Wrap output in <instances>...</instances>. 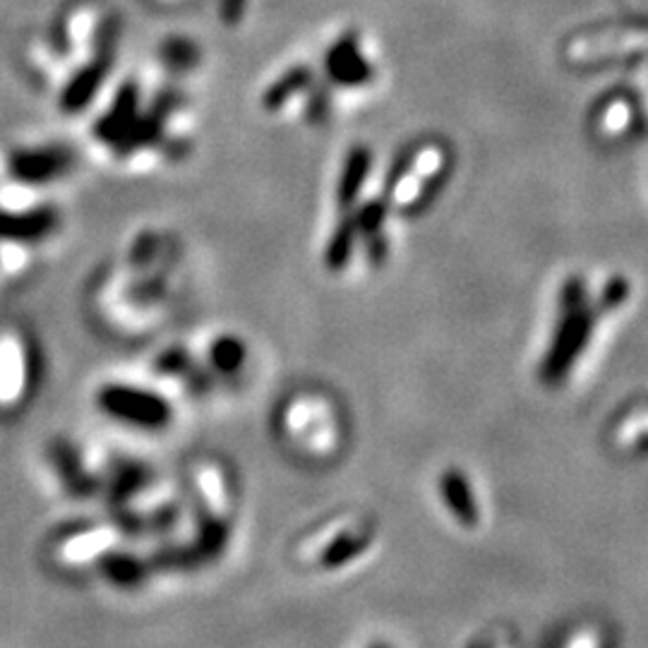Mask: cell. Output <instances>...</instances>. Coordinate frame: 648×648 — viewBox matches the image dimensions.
<instances>
[{
	"mask_svg": "<svg viewBox=\"0 0 648 648\" xmlns=\"http://www.w3.org/2000/svg\"><path fill=\"white\" fill-rule=\"evenodd\" d=\"M327 70L344 90H356V87L371 84L375 78V65L367 58L361 37L356 34H348L334 43L327 55Z\"/></svg>",
	"mask_w": 648,
	"mask_h": 648,
	"instance_id": "277c9868",
	"label": "cell"
},
{
	"mask_svg": "<svg viewBox=\"0 0 648 648\" xmlns=\"http://www.w3.org/2000/svg\"><path fill=\"white\" fill-rule=\"evenodd\" d=\"M97 406L104 416L142 431H161L173 418L166 396L154 389L128 385V382H109L99 387Z\"/></svg>",
	"mask_w": 648,
	"mask_h": 648,
	"instance_id": "7a4b0ae2",
	"label": "cell"
},
{
	"mask_svg": "<svg viewBox=\"0 0 648 648\" xmlns=\"http://www.w3.org/2000/svg\"><path fill=\"white\" fill-rule=\"evenodd\" d=\"M99 565H101V571H104V577L109 581H113L115 586H123V588L138 586L144 577V565L140 563L138 557H132L128 553L123 555V553L109 550L104 557L99 559Z\"/></svg>",
	"mask_w": 648,
	"mask_h": 648,
	"instance_id": "30bf717a",
	"label": "cell"
},
{
	"mask_svg": "<svg viewBox=\"0 0 648 648\" xmlns=\"http://www.w3.org/2000/svg\"><path fill=\"white\" fill-rule=\"evenodd\" d=\"M644 435H646V437H644V439L639 442V445H637V452H648V433H644Z\"/></svg>",
	"mask_w": 648,
	"mask_h": 648,
	"instance_id": "8fae6325",
	"label": "cell"
},
{
	"mask_svg": "<svg viewBox=\"0 0 648 648\" xmlns=\"http://www.w3.org/2000/svg\"><path fill=\"white\" fill-rule=\"evenodd\" d=\"M115 534L109 526H80L58 540V557L70 567L99 563L109 550H113Z\"/></svg>",
	"mask_w": 648,
	"mask_h": 648,
	"instance_id": "5b68a950",
	"label": "cell"
},
{
	"mask_svg": "<svg viewBox=\"0 0 648 648\" xmlns=\"http://www.w3.org/2000/svg\"><path fill=\"white\" fill-rule=\"evenodd\" d=\"M373 648H389V646H382V644H377V646H373Z\"/></svg>",
	"mask_w": 648,
	"mask_h": 648,
	"instance_id": "4fadbf2b",
	"label": "cell"
},
{
	"mask_svg": "<svg viewBox=\"0 0 648 648\" xmlns=\"http://www.w3.org/2000/svg\"><path fill=\"white\" fill-rule=\"evenodd\" d=\"M29 356L20 334L0 332V411L18 406L27 396Z\"/></svg>",
	"mask_w": 648,
	"mask_h": 648,
	"instance_id": "3957f363",
	"label": "cell"
},
{
	"mask_svg": "<svg viewBox=\"0 0 648 648\" xmlns=\"http://www.w3.org/2000/svg\"><path fill=\"white\" fill-rule=\"evenodd\" d=\"M245 358H247L245 346H243L241 338H235V336L224 334V336L214 338V344L210 346V363L219 373V377L239 375L243 371Z\"/></svg>",
	"mask_w": 648,
	"mask_h": 648,
	"instance_id": "9c48e42d",
	"label": "cell"
},
{
	"mask_svg": "<svg viewBox=\"0 0 648 648\" xmlns=\"http://www.w3.org/2000/svg\"><path fill=\"white\" fill-rule=\"evenodd\" d=\"M195 493L204 509V517L226 519L231 509V488L224 468L204 462L195 468Z\"/></svg>",
	"mask_w": 648,
	"mask_h": 648,
	"instance_id": "8992f818",
	"label": "cell"
},
{
	"mask_svg": "<svg viewBox=\"0 0 648 648\" xmlns=\"http://www.w3.org/2000/svg\"><path fill=\"white\" fill-rule=\"evenodd\" d=\"M598 315H603L600 305L588 303L584 282L579 276H571L559 293V322L553 346L540 365V379L545 385H557V382L565 379L571 365L581 356V351L591 342Z\"/></svg>",
	"mask_w": 648,
	"mask_h": 648,
	"instance_id": "6da1fadb",
	"label": "cell"
},
{
	"mask_svg": "<svg viewBox=\"0 0 648 648\" xmlns=\"http://www.w3.org/2000/svg\"><path fill=\"white\" fill-rule=\"evenodd\" d=\"M371 543H373V534L344 531L324 545V550L320 553L317 563L322 569H338V567H344L346 563H351V559L361 557L367 548H371Z\"/></svg>",
	"mask_w": 648,
	"mask_h": 648,
	"instance_id": "ba28073f",
	"label": "cell"
},
{
	"mask_svg": "<svg viewBox=\"0 0 648 648\" xmlns=\"http://www.w3.org/2000/svg\"><path fill=\"white\" fill-rule=\"evenodd\" d=\"M588 644H591V641H586V639H579V641H577V646H574V648H591V646H588Z\"/></svg>",
	"mask_w": 648,
	"mask_h": 648,
	"instance_id": "7c38bea8",
	"label": "cell"
},
{
	"mask_svg": "<svg viewBox=\"0 0 648 648\" xmlns=\"http://www.w3.org/2000/svg\"><path fill=\"white\" fill-rule=\"evenodd\" d=\"M439 490L449 512L454 514V519L459 522L464 528H476L480 522V512L478 503L474 497V490H470L468 480L459 468H447L445 476L439 480Z\"/></svg>",
	"mask_w": 648,
	"mask_h": 648,
	"instance_id": "52a82bcc",
	"label": "cell"
}]
</instances>
